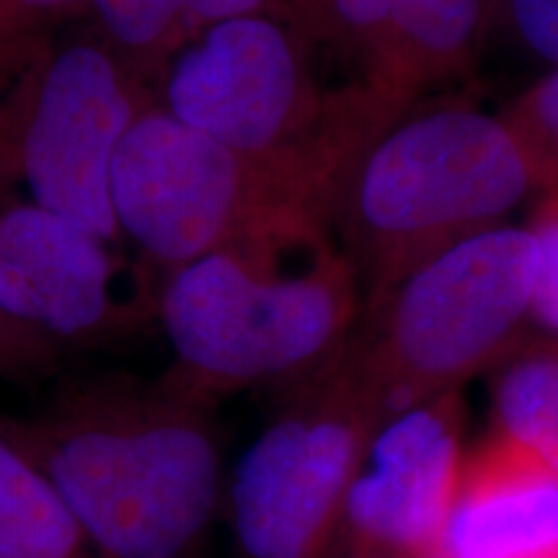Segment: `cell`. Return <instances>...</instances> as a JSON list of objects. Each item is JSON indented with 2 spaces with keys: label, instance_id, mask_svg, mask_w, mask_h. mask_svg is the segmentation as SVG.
Instances as JSON below:
<instances>
[{
  "label": "cell",
  "instance_id": "1",
  "mask_svg": "<svg viewBox=\"0 0 558 558\" xmlns=\"http://www.w3.org/2000/svg\"><path fill=\"white\" fill-rule=\"evenodd\" d=\"M213 403L160 378L68 380L0 432L117 558H192L226 497Z\"/></svg>",
  "mask_w": 558,
  "mask_h": 558
},
{
  "label": "cell",
  "instance_id": "2",
  "mask_svg": "<svg viewBox=\"0 0 558 558\" xmlns=\"http://www.w3.org/2000/svg\"><path fill=\"white\" fill-rule=\"evenodd\" d=\"M357 271L318 213H292L163 277L156 320L173 365L163 378L213 403L292 386L352 339Z\"/></svg>",
  "mask_w": 558,
  "mask_h": 558
},
{
  "label": "cell",
  "instance_id": "3",
  "mask_svg": "<svg viewBox=\"0 0 558 558\" xmlns=\"http://www.w3.org/2000/svg\"><path fill=\"white\" fill-rule=\"evenodd\" d=\"M548 192L554 177L509 114L414 107L352 160L329 226L365 311L422 264L507 226L522 202Z\"/></svg>",
  "mask_w": 558,
  "mask_h": 558
},
{
  "label": "cell",
  "instance_id": "4",
  "mask_svg": "<svg viewBox=\"0 0 558 558\" xmlns=\"http://www.w3.org/2000/svg\"><path fill=\"white\" fill-rule=\"evenodd\" d=\"M311 39L279 13L220 21L166 62L156 99L215 143L311 177L329 197L352 160L401 117L360 83L329 90Z\"/></svg>",
  "mask_w": 558,
  "mask_h": 558
},
{
  "label": "cell",
  "instance_id": "5",
  "mask_svg": "<svg viewBox=\"0 0 558 558\" xmlns=\"http://www.w3.org/2000/svg\"><path fill=\"white\" fill-rule=\"evenodd\" d=\"M145 75L107 39L50 32L0 45V197L34 202L109 246L111 169L153 101Z\"/></svg>",
  "mask_w": 558,
  "mask_h": 558
},
{
  "label": "cell",
  "instance_id": "6",
  "mask_svg": "<svg viewBox=\"0 0 558 558\" xmlns=\"http://www.w3.org/2000/svg\"><path fill=\"white\" fill-rule=\"evenodd\" d=\"M535 248L501 226L422 264L362 311L349 339L388 418L494 369L533 320Z\"/></svg>",
  "mask_w": 558,
  "mask_h": 558
},
{
  "label": "cell",
  "instance_id": "7",
  "mask_svg": "<svg viewBox=\"0 0 558 558\" xmlns=\"http://www.w3.org/2000/svg\"><path fill=\"white\" fill-rule=\"evenodd\" d=\"M386 409L349 341L288 386L228 486L239 558H344V514Z\"/></svg>",
  "mask_w": 558,
  "mask_h": 558
},
{
  "label": "cell",
  "instance_id": "8",
  "mask_svg": "<svg viewBox=\"0 0 558 558\" xmlns=\"http://www.w3.org/2000/svg\"><path fill=\"white\" fill-rule=\"evenodd\" d=\"M111 213L166 277L284 215L329 220V197L303 171L241 156L153 101L117 150Z\"/></svg>",
  "mask_w": 558,
  "mask_h": 558
},
{
  "label": "cell",
  "instance_id": "9",
  "mask_svg": "<svg viewBox=\"0 0 558 558\" xmlns=\"http://www.w3.org/2000/svg\"><path fill=\"white\" fill-rule=\"evenodd\" d=\"M120 254L34 202L0 197V313L68 349L122 341L156 320Z\"/></svg>",
  "mask_w": 558,
  "mask_h": 558
},
{
  "label": "cell",
  "instance_id": "10",
  "mask_svg": "<svg viewBox=\"0 0 558 558\" xmlns=\"http://www.w3.org/2000/svg\"><path fill=\"white\" fill-rule=\"evenodd\" d=\"M463 463L458 393L383 422L347 499L344 558H445Z\"/></svg>",
  "mask_w": 558,
  "mask_h": 558
},
{
  "label": "cell",
  "instance_id": "11",
  "mask_svg": "<svg viewBox=\"0 0 558 558\" xmlns=\"http://www.w3.org/2000/svg\"><path fill=\"white\" fill-rule=\"evenodd\" d=\"M445 558H558V471L488 435L465 456Z\"/></svg>",
  "mask_w": 558,
  "mask_h": 558
},
{
  "label": "cell",
  "instance_id": "12",
  "mask_svg": "<svg viewBox=\"0 0 558 558\" xmlns=\"http://www.w3.org/2000/svg\"><path fill=\"white\" fill-rule=\"evenodd\" d=\"M499 11L501 0H407L360 47L357 83L386 109L407 114L476 60Z\"/></svg>",
  "mask_w": 558,
  "mask_h": 558
},
{
  "label": "cell",
  "instance_id": "13",
  "mask_svg": "<svg viewBox=\"0 0 558 558\" xmlns=\"http://www.w3.org/2000/svg\"><path fill=\"white\" fill-rule=\"evenodd\" d=\"M0 558H117L90 538L50 481L3 432Z\"/></svg>",
  "mask_w": 558,
  "mask_h": 558
},
{
  "label": "cell",
  "instance_id": "14",
  "mask_svg": "<svg viewBox=\"0 0 558 558\" xmlns=\"http://www.w3.org/2000/svg\"><path fill=\"white\" fill-rule=\"evenodd\" d=\"M494 369V432L558 471V339L522 341Z\"/></svg>",
  "mask_w": 558,
  "mask_h": 558
},
{
  "label": "cell",
  "instance_id": "15",
  "mask_svg": "<svg viewBox=\"0 0 558 558\" xmlns=\"http://www.w3.org/2000/svg\"><path fill=\"white\" fill-rule=\"evenodd\" d=\"M101 37L148 78L197 37L186 0H86Z\"/></svg>",
  "mask_w": 558,
  "mask_h": 558
},
{
  "label": "cell",
  "instance_id": "16",
  "mask_svg": "<svg viewBox=\"0 0 558 558\" xmlns=\"http://www.w3.org/2000/svg\"><path fill=\"white\" fill-rule=\"evenodd\" d=\"M403 3L407 0H298L284 19H290L311 45H337L357 54Z\"/></svg>",
  "mask_w": 558,
  "mask_h": 558
},
{
  "label": "cell",
  "instance_id": "17",
  "mask_svg": "<svg viewBox=\"0 0 558 558\" xmlns=\"http://www.w3.org/2000/svg\"><path fill=\"white\" fill-rule=\"evenodd\" d=\"M525 228L535 248L533 320L558 339V190L543 194Z\"/></svg>",
  "mask_w": 558,
  "mask_h": 558
},
{
  "label": "cell",
  "instance_id": "18",
  "mask_svg": "<svg viewBox=\"0 0 558 558\" xmlns=\"http://www.w3.org/2000/svg\"><path fill=\"white\" fill-rule=\"evenodd\" d=\"M65 349L0 313V380L39 386L60 373Z\"/></svg>",
  "mask_w": 558,
  "mask_h": 558
},
{
  "label": "cell",
  "instance_id": "19",
  "mask_svg": "<svg viewBox=\"0 0 558 558\" xmlns=\"http://www.w3.org/2000/svg\"><path fill=\"white\" fill-rule=\"evenodd\" d=\"M507 114L546 163L558 190V68L522 94Z\"/></svg>",
  "mask_w": 558,
  "mask_h": 558
},
{
  "label": "cell",
  "instance_id": "20",
  "mask_svg": "<svg viewBox=\"0 0 558 558\" xmlns=\"http://www.w3.org/2000/svg\"><path fill=\"white\" fill-rule=\"evenodd\" d=\"M499 13L530 52L558 68V0H501Z\"/></svg>",
  "mask_w": 558,
  "mask_h": 558
},
{
  "label": "cell",
  "instance_id": "21",
  "mask_svg": "<svg viewBox=\"0 0 558 558\" xmlns=\"http://www.w3.org/2000/svg\"><path fill=\"white\" fill-rule=\"evenodd\" d=\"M78 9L86 0H0V45L50 32Z\"/></svg>",
  "mask_w": 558,
  "mask_h": 558
},
{
  "label": "cell",
  "instance_id": "22",
  "mask_svg": "<svg viewBox=\"0 0 558 558\" xmlns=\"http://www.w3.org/2000/svg\"><path fill=\"white\" fill-rule=\"evenodd\" d=\"M186 13L194 32L220 24V21L256 16V13H279L282 16V0H186Z\"/></svg>",
  "mask_w": 558,
  "mask_h": 558
},
{
  "label": "cell",
  "instance_id": "23",
  "mask_svg": "<svg viewBox=\"0 0 558 558\" xmlns=\"http://www.w3.org/2000/svg\"><path fill=\"white\" fill-rule=\"evenodd\" d=\"M295 3H298V0H284V3H282V16H284V13H288Z\"/></svg>",
  "mask_w": 558,
  "mask_h": 558
},
{
  "label": "cell",
  "instance_id": "24",
  "mask_svg": "<svg viewBox=\"0 0 558 558\" xmlns=\"http://www.w3.org/2000/svg\"><path fill=\"white\" fill-rule=\"evenodd\" d=\"M365 558H388V556H365Z\"/></svg>",
  "mask_w": 558,
  "mask_h": 558
},
{
  "label": "cell",
  "instance_id": "25",
  "mask_svg": "<svg viewBox=\"0 0 558 558\" xmlns=\"http://www.w3.org/2000/svg\"><path fill=\"white\" fill-rule=\"evenodd\" d=\"M282 3H284V0H282Z\"/></svg>",
  "mask_w": 558,
  "mask_h": 558
}]
</instances>
